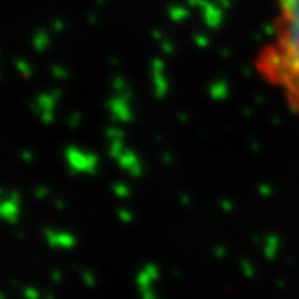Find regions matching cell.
Returning a JSON list of instances; mask_svg holds the SVG:
<instances>
[{
  "mask_svg": "<svg viewBox=\"0 0 299 299\" xmlns=\"http://www.w3.org/2000/svg\"><path fill=\"white\" fill-rule=\"evenodd\" d=\"M258 75L276 88L284 102L299 115V47H282L266 42L254 58Z\"/></svg>",
  "mask_w": 299,
  "mask_h": 299,
  "instance_id": "6da1fadb",
  "label": "cell"
},
{
  "mask_svg": "<svg viewBox=\"0 0 299 299\" xmlns=\"http://www.w3.org/2000/svg\"><path fill=\"white\" fill-rule=\"evenodd\" d=\"M25 298L27 299H38V291L37 289H34V288H25Z\"/></svg>",
  "mask_w": 299,
  "mask_h": 299,
  "instance_id": "7a4b0ae2",
  "label": "cell"
},
{
  "mask_svg": "<svg viewBox=\"0 0 299 299\" xmlns=\"http://www.w3.org/2000/svg\"><path fill=\"white\" fill-rule=\"evenodd\" d=\"M83 278H85V281H88V286H93V280H92V274L90 273H85Z\"/></svg>",
  "mask_w": 299,
  "mask_h": 299,
  "instance_id": "3957f363",
  "label": "cell"
},
{
  "mask_svg": "<svg viewBox=\"0 0 299 299\" xmlns=\"http://www.w3.org/2000/svg\"><path fill=\"white\" fill-rule=\"evenodd\" d=\"M60 278H62V274H60V273H54V280L55 281H60Z\"/></svg>",
  "mask_w": 299,
  "mask_h": 299,
  "instance_id": "277c9868",
  "label": "cell"
},
{
  "mask_svg": "<svg viewBox=\"0 0 299 299\" xmlns=\"http://www.w3.org/2000/svg\"><path fill=\"white\" fill-rule=\"evenodd\" d=\"M47 299H54V296H52V294H48V296H47Z\"/></svg>",
  "mask_w": 299,
  "mask_h": 299,
  "instance_id": "5b68a950",
  "label": "cell"
},
{
  "mask_svg": "<svg viewBox=\"0 0 299 299\" xmlns=\"http://www.w3.org/2000/svg\"><path fill=\"white\" fill-rule=\"evenodd\" d=\"M0 299H5V296H3V294H2V293H0Z\"/></svg>",
  "mask_w": 299,
  "mask_h": 299,
  "instance_id": "8992f818",
  "label": "cell"
},
{
  "mask_svg": "<svg viewBox=\"0 0 299 299\" xmlns=\"http://www.w3.org/2000/svg\"><path fill=\"white\" fill-rule=\"evenodd\" d=\"M296 2H299V0H296Z\"/></svg>",
  "mask_w": 299,
  "mask_h": 299,
  "instance_id": "52a82bcc",
  "label": "cell"
}]
</instances>
